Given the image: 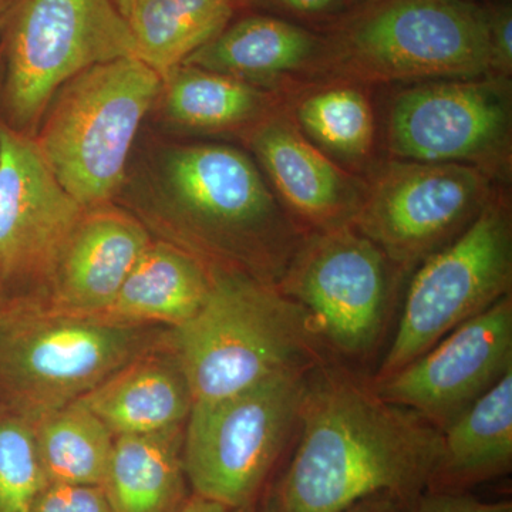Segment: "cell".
Returning <instances> with one entry per match:
<instances>
[{"mask_svg": "<svg viewBox=\"0 0 512 512\" xmlns=\"http://www.w3.org/2000/svg\"><path fill=\"white\" fill-rule=\"evenodd\" d=\"M0 77H2V63H0Z\"/></svg>", "mask_w": 512, "mask_h": 512, "instance_id": "obj_38", "label": "cell"}, {"mask_svg": "<svg viewBox=\"0 0 512 512\" xmlns=\"http://www.w3.org/2000/svg\"><path fill=\"white\" fill-rule=\"evenodd\" d=\"M183 64L289 94L326 80V39L320 30L281 16H245L229 22Z\"/></svg>", "mask_w": 512, "mask_h": 512, "instance_id": "obj_16", "label": "cell"}, {"mask_svg": "<svg viewBox=\"0 0 512 512\" xmlns=\"http://www.w3.org/2000/svg\"><path fill=\"white\" fill-rule=\"evenodd\" d=\"M77 403L99 417L116 437L185 427L194 400L171 343L170 329L156 345L134 357Z\"/></svg>", "mask_w": 512, "mask_h": 512, "instance_id": "obj_18", "label": "cell"}, {"mask_svg": "<svg viewBox=\"0 0 512 512\" xmlns=\"http://www.w3.org/2000/svg\"><path fill=\"white\" fill-rule=\"evenodd\" d=\"M241 0H140L126 19L141 62L163 77L218 35Z\"/></svg>", "mask_w": 512, "mask_h": 512, "instance_id": "obj_24", "label": "cell"}, {"mask_svg": "<svg viewBox=\"0 0 512 512\" xmlns=\"http://www.w3.org/2000/svg\"><path fill=\"white\" fill-rule=\"evenodd\" d=\"M396 275L382 249L346 225L305 234L278 288L305 309L326 350L359 360L379 345Z\"/></svg>", "mask_w": 512, "mask_h": 512, "instance_id": "obj_12", "label": "cell"}, {"mask_svg": "<svg viewBox=\"0 0 512 512\" xmlns=\"http://www.w3.org/2000/svg\"><path fill=\"white\" fill-rule=\"evenodd\" d=\"M410 512H512V504L488 503L466 491L427 490L416 498Z\"/></svg>", "mask_w": 512, "mask_h": 512, "instance_id": "obj_30", "label": "cell"}, {"mask_svg": "<svg viewBox=\"0 0 512 512\" xmlns=\"http://www.w3.org/2000/svg\"><path fill=\"white\" fill-rule=\"evenodd\" d=\"M308 372L269 377L242 392L195 402L184 427L192 493L247 511L298 433Z\"/></svg>", "mask_w": 512, "mask_h": 512, "instance_id": "obj_8", "label": "cell"}, {"mask_svg": "<svg viewBox=\"0 0 512 512\" xmlns=\"http://www.w3.org/2000/svg\"><path fill=\"white\" fill-rule=\"evenodd\" d=\"M210 266L211 288L200 311L170 329L194 403L328 362L308 313L278 286Z\"/></svg>", "mask_w": 512, "mask_h": 512, "instance_id": "obj_3", "label": "cell"}, {"mask_svg": "<svg viewBox=\"0 0 512 512\" xmlns=\"http://www.w3.org/2000/svg\"><path fill=\"white\" fill-rule=\"evenodd\" d=\"M3 302H5V295H3L2 288H0V309H2Z\"/></svg>", "mask_w": 512, "mask_h": 512, "instance_id": "obj_37", "label": "cell"}, {"mask_svg": "<svg viewBox=\"0 0 512 512\" xmlns=\"http://www.w3.org/2000/svg\"><path fill=\"white\" fill-rule=\"evenodd\" d=\"M353 227L382 249L400 275L460 237L498 188L478 168L380 158L366 174Z\"/></svg>", "mask_w": 512, "mask_h": 512, "instance_id": "obj_11", "label": "cell"}, {"mask_svg": "<svg viewBox=\"0 0 512 512\" xmlns=\"http://www.w3.org/2000/svg\"><path fill=\"white\" fill-rule=\"evenodd\" d=\"M512 369V298L451 330L426 353L382 380L377 396L446 429Z\"/></svg>", "mask_w": 512, "mask_h": 512, "instance_id": "obj_14", "label": "cell"}, {"mask_svg": "<svg viewBox=\"0 0 512 512\" xmlns=\"http://www.w3.org/2000/svg\"><path fill=\"white\" fill-rule=\"evenodd\" d=\"M28 512H114L101 485L47 484Z\"/></svg>", "mask_w": 512, "mask_h": 512, "instance_id": "obj_27", "label": "cell"}, {"mask_svg": "<svg viewBox=\"0 0 512 512\" xmlns=\"http://www.w3.org/2000/svg\"><path fill=\"white\" fill-rule=\"evenodd\" d=\"M47 483L101 485L116 436L74 402L33 423Z\"/></svg>", "mask_w": 512, "mask_h": 512, "instance_id": "obj_25", "label": "cell"}, {"mask_svg": "<svg viewBox=\"0 0 512 512\" xmlns=\"http://www.w3.org/2000/svg\"><path fill=\"white\" fill-rule=\"evenodd\" d=\"M47 484L33 423L0 409V512H28Z\"/></svg>", "mask_w": 512, "mask_h": 512, "instance_id": "obj_26", "label": "cell"}, {"mask_svg": "<svg viewBox=\"0 0 512 512\" xmlns=\"http://www.w3.org/2000/svg\"><path fill=\"white\" fill-rule=\"evenodd\" d=\"M151 241L140 220L111 202L86 208L39 305L63 315H97L116 298Z\"/></svg>", "mask_w": 512, "mask_h": 512, "instance_id": "obj_17", "label": "cell"}, {"mask_svg": "<svg viewBox=\"0 0 512 512\" xmlns=\"http://www.w3.org/2000/svg\"><path fill=\"white\" fill-rule=\"evenodd\" d=\"M396 335L373 380L433 348L451 330L511 295L512 207L507 187L453 242L413 269Z\"/></svg>", "mask_w": 512, "mask_h": 512, "instance_id": "obj_10", "label": "cell"}, {"mask_svg": "<svg viewBox=\"0 0 512 512\" xmlns=\"http://www.w3.org/2000/svg\"><path fill=\"white\" fill-rule=\"evenodd\" d=\"M157 326H121L47 311L29 299L0 309V409L36 423L99 386L163 338Z\"/></svg>", "mask_w": 512, "mask_h": 512, "instance_id": "obj_5", "label": "cell"}, {"mask_svg": "<svg viewBox=\"0 0 512 512\" xmlns=\"http://www.w3.org/2000/svg\"><path fill=\"white\" fill-rule=\"evenodd\" d=\"M278 16L315 30L335 25L352 9L350 0H258Z\"/></svg>", "mask_w": 512, "mask_h": 512, "instance_id": "obj_28", "label": "cell"}, {"mask_svg": "<svg viewBox=\"0 0 512 512\" xmlns=\"http://www.w3.org/2000/svg\"><path fill=\"white\" fill-rule=\"evenodd\" d=\"M379 114L386 157L478 168L511 183L512 80L501 76L389 86Z\"/></svg>", "mask_w": 512, "mask_h": 512, "instance_id": "obj_9", "label": "cell"}, {"mask_svg": "<svg viewBox=\"0 0 512 512\" xmlns=\"http://www.w3.org/2000/svg\"><path fill=\"white\" fill-rule=\"evenodd\" d=\"M3 33L2 119L35 134L55 94L96 64L137 57L113 0H13Z\"/></svg>", "mask_w": 512, "mask_h": 512, "instance_id": "obj_7", "label": "cell"}, {"mask_svg": "<svg viewBox=\"0 0 512 512\" xmlns=\"http://www.w3.org/2000/svg\"><path fill=\"white\" fill-rule=\"evenodd\" d=\"M276 200L305 234L353 225L366 192L350 173L308 140L286 101L244 137Z\"/></svg>", "mask_w": 512, "mask_h": 512, "instance_id": "obj_15", "label": "cell"}, {"mask_svg": "<svg viewBox=\"0 0 512 512\" xmlns=\"http://www.w3.org/2000/svg\"><path fill=\"white\" fill-rule=\"evenodd\" d=\"M163 77L138 57L96 64L55 94L35 140L60 184L84 208L109 204L126 181L141 123Z\"/></svg>", "mask_w": 512, "mask_h": 512, "instance_id": "obj_6", "label": "cell"}, {"mask_svg": "<svg viewBox=\"0 0 512 512\" xmlns=\"http://www.w3.org/2000/svg\"><path fill=\"white\" fill-rule=\"evenodd\" d=\"M256 512H282L281 508H279L274 491H269V494L265 497L264 503H262L261 507H259Z\"/></svg>", "mask_w": 512, "mask_h": 512, "instance_id": "obj_33", "label": "cell"}, {"mask_svg": "<svg viewBox=\"0 0 512 512\" xmlns=\"http://www.w3.org/2000/svg\"><path fill=\"white\" fill-rule=\"evenodd\" d=\"M12 3L13 0H0V30H2L3 25H5V20L8 18Z\"/></svg>", "mask_w": 512, "mask_h": 512, "instance_id": "obj_35", "label": "cell"}, {"mask_svg": "<svg viewBox=\"0 0 512 512\" xmlns=\"http://www.w3.org/2000/svg\"><path fill=\"white\" fill-rule=\"evenodd\" d=\"M178 512H245L234 510L229 508L227 505L217 503V501L208 500V498L201 497L191 493L188 500L185 501L183 507Z\"/></svg>", "mask_w": 512, "mask_h": 512, "instance_id": "obj_32", "label": "cell"}, {"mask_svg": "<svg viewBox=\"0 0 512 512\" xmlns=\"http://www.w3.org/2000/svg\"><path fill=\"white\" fill-rule=\"evenodd\" d=\"M487 10L488 47L493 76L512 77V6L510 0L491 3Z\"/></svg>", "mask_w": 512, "mask_h": 512, "instance_id": "obj_29", "label": "cell"}, {"mask_svg": "<svg viewBox=\"0 0 512 512\" xmlns=\"http://www.w3.org/2000/svg\"><path fill=\"white\" fill-rule=\"evenodd\" d=\"M322 32L326 80L377 89L493 76L487 10L473 0H376Z\"/></svg>", "mask_w": 512, "mask_h": 512, "instance_id": "obj_4", "label": "cell"}, {"mask_svg": "<svg viewBox=\"0 0 512 512\" xmlns=\"http://www.w3.org/2000/svg\"><path fill=\"white\" fill-rule=\"evenodd\" d=\"M376 2V0H350L352 3V9L356 8V6L367 5V3Z\"/></svg>", "mask_w": 512, "mask_h": 512, "instance_id": "obj_36", "label": "cell"}, {"mask_svg": "<svg viewBox=\"0 0 512 512\" xmlns=\"http://www.w3.org/2000/svg\"><path fill=\"white\" fill-rule=\"evenodd\" d=\"M298 433L272 487L282 512H342L380 493L414 503L443 451L439 427L329 360L309 372Z\"/></svg>", "mask_w": 512, "mask_h": 512, "instance_id": "obj_1", "label": "cell"}, {"mask_svg": "<svg viewBox=\"0 0 512 512\" xmlns=\"http://www.w3.org/2000/svg\"><path fill=\"white\" fill-rule=\"evenodd\" d=\"M412 504L397 495L380 493L363 498L342 512H410Z\"/></svg>", "mask_w": 512, "mask_h": 512, "instance_id": "obj_31", "label": "cell"}, {"mask_svg": "<svg viewBox=\"0 0 512 512\" xmlns=\"http://www.w3.org/2000/svg\"><path fill=\"white\" fill-rule=\"evenodd\" d=\"M441 433L443 451L429 490L466 491L510 473L512 369Z\"/></svg>", "mask_w": 512, "mask_h": 512, "instance_id": "obj_21", "label": "cell"}, {"mask_svg": "<svg viewBox=\"0 0 512 512\" xmlns=\"http://www.w3.org/2000/svg\"><path fill=\"white\" fill-rule=\"evenodd\" d=\"M164 185L174 244L208 265L278 286L305 232L276 200L251 154L225 144L171 148Z\"/></svg>", "mask_w": 512, "mask_h": 512, "instance_id": "obj_2", "label": "cell"}, {"mask_svg": "<svg viewBox=\"0 0 512 512\" xmlns=\"http://www.w3.org/2000/svg\"><path fill=\"white\" fill-rule=\"evenodd\" d=\"M86 208L47 165L33 134L0 119V288L45 301Z\"/></svg>", "mask_w": 512, "mask_h": 512, "instance_id": "obj_13", "label": "cell"}, {"mask_svg": "<svg viewBox=\"0 0 512 512\" xmlns=\"http://www.w3.org/2000/svg\"><path fill=\"white\" fill-rule=\"evenodd\" d=\"M210 288L211 266L200 256L174 242L151 241L116 298L90 319L177 329L200 311Z\"/></svg>", "mask_w": 512, "mask_h": 512, "instance_id": "obj_19", "label": "cell"}, {"mask_svg": "<svg viewBox=\"0 0 512 512\" xmlns=\"http://www.w3.org/2000/svg\"><path fill=\"white\" fill-rule=\"evenodd\" d=\"M165 119L181 130L201 134L249 131L286 101L271 92L225 74L180 64L163 76Z\"/></svg>", "mask_w": 512, "mask_h": 512, "instance_id": "obj_22", "label": "cell"}, {"mask_svg": "<svg viewBox=\"0 0 512 512\" xmlns=\"http://www.w3.org/2000/svg\"><path fill=\"white\" fill-rule=\"evenodd\" d=\"M114 5L120 10L121 15L126 18L127 13L130 12L134 5H137L140 0H113Z\"/></svg>", "mask_w": 512, "mask_h": 512, "instance_id": "obj_34", "label": "cell"}, {"mask_svg": "<svg viewBox=\"0 0 512 512\" xmlns=\"http://www.w3.org/2000/svg\"><path fill=\"white\" fill-rule=\"evenodd\" d=\"M184 427L114 441L101 488L114 512H178L190 497Z\"/></svg>", "mask_w": 512, "mask_h": 512, "instance_id": "obj_23", "label": "cell"}, {"mask_svg": "<svg viewBox=\"0 0 512 512\" xmlns=\"http://www.w3.org/2000/svg\"><path fill=\"white\" fill-rule=\"evenodd\" d=\"M375 87L329 79L286 94V109L303 136L350 173L366 177L380 160Z\"/></svg>", "mask_w": 512, "mask_h": 512, "instance_id": "obj_20", "label": "cell"}]
</instances>
